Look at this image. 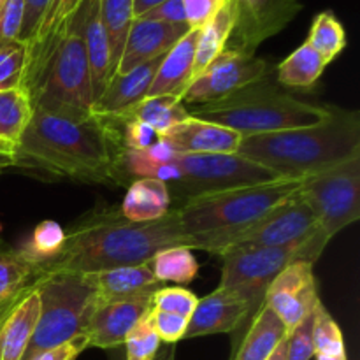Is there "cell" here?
Masks as SVG:
<instances>
[{
    "label": "cell",
    "mask_w": 360,
    "mask_h": 360,
    "mask_svg": "<svg viewBox=\"0 0 360 360\" xmlns=\"http://www.w3.org/2000/svg\"><path fill=\"white\" fill-rule=\"evenodd\" d=\"M171 246L190 248L172 211L160 220L136 224L127 220L120 210H95L67 229L62 252L35 267L34 281L49 274H86L148 264L155 253Z\"/></svg>",
    "instance_id": "1"
},
{
    "label": "cell",
    "mask_w": 360,
    "mask_h": 360,
    "mask_svg": "<svg viewBox=\"0 0 360 360\" xmlns=\"http://www.w3.org/2000/svg\"><path fill=\"white\" fill-rule=\"evenodd\" d=\"M116 134L95 116L67 118L34 109L14 150L16 167L83 183H123Z\"/></svg>",
    "instance_id": "2"
},
{
    "label": "cell",
    "mask_w": 360,
    "mask_h": 360,
    "mask_svg": "<svg viewBox=\"0 0 360 360\" xmlns=\"http://www.w3.org/2000/svg\"><path fill=\"white\" fill-rule=\"evenodd\" d=\"M236 153L278 178L301 179L359 157L360 116L333 108L329 118L315 125L241 137Z\"/></svg>",
    "instance_id": "3"
},
{
    "label": "cell",
    "mask_w": 360,
    "mask_h": 360,
    "mask_svg": "<svg viewBox=\"0 0 360 360\" xmlns=\"http://www.w3.org/2000/svg\"><path fill=\"white\" fill-rule=\"evenodd\" d=\"M302 178H278L259 185L206 193L179 202L174 213L190 248L221 255L274 206L301 190Z\"/></svg>",
    "instance_id": "4"
},
{
    "label": "cell",
    "mask_w": 360,
    "mask_h": 360,
    "mask_svg": "<svg viewBox=\"0 0 360 360\" xmlns=\"http://www.w3.org/2000/svg\"><path fill=\"white\" fill-rule=\"evenodd\" d=\"M188 115L245 136L271 134L315 125L329 118L330 105H316L294 97L269 76L257 79L220 101L190 105Z\"/></svg>",
    "instance_id": "5"
},
{
    "label": "cell",
    "mask_w": 360,
    "mask_h": 360,
    "mask_svg": "<svg viewBox=\"0 0 360 360\" xmlns=\"http://www.w3.org/2000/svg\"><path fill=\"white\" fill-rule=\"evenodd\" d=\"M84 9L86 2L51 53L30 91L34 109L76 120L94 116V95L83 37Z\"/></svg>",
    "instance_id": "6"
},
{
    "label": "cell",
    "mask_w": 360,
    "mask_h": 360,
    "mask_svg": "<svg viewBox=\"0 0 360 360\" xmlns=\"http://www.w3.org/2000/svg\"><path fill=\"white\" fill-rule=\"evenodd\" d=\"M329 243L330 239L319 232L302 246H232L218 255L221 259V280L218 287L245 299L253 319L264 306L267 288L274 278L292 262L315 264Z\"/></svg>",
    "instance_id": "7"
},
{
    "label": "cell",
    "mask_w": 360,
    "mask_h": 360,
    "mask_svg": "<svg viewBox=\"0 0 360 360\" xmlns=\"http://www.w3.org/2000/svg\"><path fill=\"white\" fill-rule=\"evenodd\" d=\"M34 288L41 311L23 360L81 336L98 301L83 274H49L35 280Z\"/></svg>",
    "instance_id": "8"
},
{
    "label": "cell",
    "mask_w": 360,
    "mask_h": 360,
    "mask_svg": "<svg viewBox=\"0 0 360 360\" xmlns=\"http://www.w3.org/2000/svg\"><path fill=\"white\" fill-rule=\"evenodd\" d=\"M301 195L315 213L320 229L333 241L360 218V155L304 176Z\"/></svg>",
    "instance_id": "9"
},
{
    "label": "cell",
    "mask_w": 360,
    "mask_h": 360,
    "mask_svg": "<svg viewBox=\"0 0 360 360\" xmlns=\"http://www.w3.org/2000/svg\"><path fill=\"white\" fill-rule=\"evenodd\" d=\"M172 162L181 172L179 181L174 183L179 186L181 202L197 195L278 179L273 171L241 157L239 153L178 155Z\"/></svg>",
    "instance_id": "10"
},
{
    "label": "cell",
    "mask_w": 360,
    "mask_h": 360,
    "mask_svg": "<svg viewBox=\"0 0 360 360\" xmlns=\"http://www.w3.org/2000/svg\"><path fill=\"white\" fill-rule=\"evenodd\" d=\"M319 232L323 231L299 190L283 202L274 206L269 213L264 214L253 227L238 236L232 246L250 245L267 246V248L302 246Z\"/></svg>",
    "instance_id": "11"
},
{
    "label": "cell",
    "mask_w": 360,
    "mask_h": 360,
    "mask_svg": "<svg viewBox=\"0 0 360 360\" xmlns=\"http://www.w3.org/2000/svg\"><path fill=\"white\" fill-rule=\"evenodd\" d=\"M273 74V67L257 55L224 49L183 94V104L199 105L220 101L232 91Z\"/></svg>",
    "instance_id": "12"
},
{
    "label": "cell",
    "mask_w": 360,
    "mask_h": 360,
    "mask_svg": "<svg viewBox=\"0 0 360 360\" xmlns=\"http://www.w3.org/2000/svg\"><path fill=\"white\" fill-rule=\"evenodd\" d=\"M234 27L225 49L255 55L257 48L280 34L302 9L301 0H227Z\"/></svg>",
    "instance_id": "13"
},
{
    "label": "cell",
    "mask_w": 360,
    "mask_h": 360,
    "mask_svg": "<svg viewBox=\"0 0 360 360\" xmlns=\"http://www.w3.org/2000/svg\"><path fill=\"white\" fill-rule=\"evenodd\" d=\"M320 301L313 264L292 262L269 285L264 306L271 309L290 333Z\"/></svg>",
    "instance_id": "14"
},
{
    "label": "cell",
    "mask_w": 360,
    "mask_h": 360,
    "mask_svg": "<svg viewBox=\"0 0 360 360\" xmlns=\"http://www.w3.org/2000/svg\"><path fill=\"white\" fill-rule=\"evenodd\" d=\"M151 297L153 295L120 299V301H97L83 333L88 347L102 348V350L122 347L130 330L151 309Z\"/></svg>",
    "instance_id": "15"
},
{
    "label": "cell",
    "mask_w": 360,
    "mask_h": 360,
    "mask_svg": "<svg viewBox=\"0 0 360 360\" xmlns=\"http://www.w3.org/2000/svg\"><path fill=\"white\" fill-rule=\"evenodd\" d=\"M86 0H51L48 11L42 16L37 30L25 44L27 48V67H25L23 88L28 91L34 90L46 62L49 60L51 53L62 41L65 32L69 30L70 23L79 13Z\"/></svg>",
    "instance_id": "16"
},
{
    "label": "cell",
    "mask_w": 360,
    "mask_h": 360,
    "mask_svg": "<svg viewBox=\"0 0 360 360\" xmlns=\"http://www.w3.org/2000/svg\"><path fill=\"white\" fill-rule=\"evenodd\" d=\"M248 319L250 308L245 299L218 287L210 295L197 301L195 309L188 319L185 340L234 333Z\"/></svg>",
    "instance_id": "17"
},
{
    "label": "cell",
    "mask_w": 360,
    "mask_h": 360,
    "mask_svg": "<svg viewBox=\"0 0 360 360\" xmlns=\"http://www.w3.org/2000/svg\"><path fill=\"white\" fill-rule=\"evenodd\" d=\"M188 30V25H171L136 18L115 74H125L143 63L160 58Z\"/></svg>",
    "instance_id": "18"
},
{
    "label": "cell",
    "mask_w": 360,
    "mask_h": 360,
    "mask_svg": "<svg viewBox=\"0 0 360 360\" xmlns=\"http://www.w3.org/2000/svg\"><path fill=\"white\" fill-rule=\"evenodd\" d=\"M162 58L164 56L143 63L125 74H115L101 97L94 102L91 115L95 118H112V116L123 115L134 105L139 104L141 101H144L150 94Z\"/></svg>",
    "instance_id": "19"
},
{
    "label": "cell",
    "mask_w": 360,
    "mask_h": 360,
    "mask_svg": "<svg viewBox=\"0 0 360 360\" xmlns=\"http://www.w3.org/2000/svg\"><path fill=\"white\" fill-rule=\"evenodd\" d=\"M241 137V134L234 130L188 116L160 139L167 141L179 155H213L236 153Z\"/></svg>",
    "instance_id": "20"
},
{
    "label": "cell",
    "mask_w": 360,
    "mask_h": 360,
    "mask_svg": "<svg viewBox=\"0 0 360 360\" xmlns=\"http://www.w3.org/2000/svg\"><path fill=\"white\" fill-rule=\"evenodd\" d=\"M83 278L94 288L98 301L143 297L153 295L158 288H162L148 264L95 271L83 274Z\"/></svg>",
    "instance_id": "21"
},
{
    "label": "cell",
    "mask_w": 360,
    "mask_h": 360,
    "mask_svg": "<svg viewBox=\"0 0 360 360\" xmlns=\"http://www.w3.org/2000/svg\"><path fill=\"white\" fill-rule=\"evenodd\" d=\"M41 311L37 290L32 285L0 320V360H23Z\"/></svg>",
    "instance_id": "22"
},
{
    "label": "cell",
    "mask_w": 360,
    "mask_h": 360,
    "mask_svg": "<svg viewBox=\"0 0 360 360\" xmlns=\"http://www.w3.org/2000/svg\"><path fill=\"white\" fill-rule=\"evenodd\" d=\"M199 28H190L171 49L164 55L148 97L171 95L183 98V94L193 79V62H195V46Z\"/></svg>",
    "instance_id": "23"
},
{
    "label": "cell",
    "mask_w": 360,
    "mask_h": 360,
    "mask_svg": "<svg viewBox=\"0 0 360 360\" xmlns=\"http://www.w3.org/2000/svg\"><path fill=\"white\" fill-rule=\"evenodd\" d=\"M84 49H86L88 69H90V83L94 102L101 97L104 88L111 79V51H109L108 35L102 27L98 14V0H86L83 21Z\"/></svg>",
    "instance_id": "24"
},
{
    "label": "cell",
    "mask_w": 360,
    "mask_h": 360,
    "mask_svg": "<svg viewBox=\"0 0 360 360\" xmlns=\"http://www.w3.org/2000/svg\"><path fill=\"white\" fill-rule=\"evenodd\" d=\"M171 190L167 183L155 178H137L129 185L120 211L136 224L160 220L171 213Z\"/></svg>",
    "instance_id": "25"
},
{
    "label": "cell",
    "mask_w": 360,
    "mask_h": 360,
    "mask_svg": "<svg viewBox=\"0 0 360 360\" xmlns=\"http://www.w3.org/2000/svg\"><path fill=\"white\" fill-rule=\"evenodd\" d=\"M287 336L285 323L267 306H262L252 319V326L232 360H267Z\"/></svg>",
    "instance_id": "26"
},
{
    "label": "cell",
    "mask_w": 360,
    "mask_h": 360,
    "mask_svg": "<svg viewBox=\"0 0 360 360\" xmlns=\"http://www.w3.org/2000/svg\"><path fill=\"white\" fill-rule=\"evenodd\" d=\"M188 116V109L183 104L181 98L171 97V95H158V97H146L132 109L120 116H112V118L143 122L151 127L158 134V137H162Z\"/></svg>",
    "instance_id": "27"
},
{
    "label": "cell",
    "mask_w": 360,
    "mask_h": 360,
    "mask_svg": "<svg viewBox=\"0 0 360 360\" xmlns=\"http://www.w3.org/2000/svg\"><path fill=\"white\" fill-rule=\"evenodd\" d=\"M327 65L329 63L308 42H304L276 67L278 84L283 88L309 90L322 77Z\"/></svg>",
    "instance_id": "28"
},
{
    "label": "cell",
    "mask_w": 360,
    "mask_h": 360,
    "mask_svg": "<svg viewBox=\"0 0 360 360\" xmlns=\"http://www.w3.org/2000/svg\"><path fill=\"white\" fill-rule=\"evenodd\" d=\"M30 95L25 88L0 91V146L14 153L32 118Z\"/></svg>",
    "instance_id": "29"
},
{
    "label": "cell",
    "mask_w": 360,
    "mask_h": 360,
    "mask_svg": "<svg viewBox=\"0 0 360 360\" xmlns=\"http://www.w3.org/2000/svg\"><path fill=\"white\" fill-rule=\"evenodd\" d=\"M232 27H234V16H232L231 4L225 0L224 6L217 11V14L202 28H199L195 62H193V79L199 74H202L204 69L224 51L229 37H231Z\"/></svg>",
    "instance_id": "30"
},
{
    "label": "cell",
    "mask_w": 360,
    "mask_h": 360,
    "mask_svg": "<svg viewBox=\"0 0 360 360\" xmlns=\"http://www.w3.org/2000/svg\"><path fill=\"white\" fill-rule=\"evenodd\" d=\"M98 14H101L102 27L108 35L109 51H111V72L115 76L134 21L132 0H98Z\"/></svg>",
    "instance_id": "31"
},
{
    "label": "cell",
    "mask_w": 360,
    "mask_h": 360,
    "mask_svg": "<svg viewBox=\"0 0 360 360\" xmlns=\"http://www.w3.org/2000/svg\"><path fill=\"white\" fill-rule=\"evenodd\" d=\"M192 252L188 246H171L155 253L148 266L160 285L167 281L190 283L199 273V262Z\"/></svg>",
    "instance_id": "32"
},
{
    "label": "cell",
    "mask_w": 360,
    "mask_h": 360,
    "mask_svg": "<svg viewBox=\"0 0 360 360\" xmlns=\"http://www.w3.org/2000/svg\"><path fill=\"white\" fill-rule=\"evenodd\" d=\"M65 245V229L55 220H44L35 225L30 238L16 252L32 266L39 267L62 252Z\"/></svg>",
    "instance_id": "33"
},
{
    "label": "cell",
    "mask_w": 360,
    "mask_h": 360,
    "mask_svg": "<svg viewBox=\"0 0 360 360\" xmlns=\"http://www.w3.org/2000/svg\"><path fill=\"white\" fill-rule=\"evenodd\" d=\"M34 276L35 266L27 262L16 250H0V304L32 287Z\"/></svg>",
    "instance_id": "34"
},
{
    "label": "cell",
    "mask_w": 360,
    "mask_h": 360,
    "mask_svg": "<svg viewBox=\"0 0 360 360\" xmlns=\"http://www.w3.org/2000/svg\"><path fill=\"white\" fill-rule=\"evenodd\" d=\"M306 42L327 63H330L347 48V32H345L341 21L330 11H326V13L315 16Z\"/></svg>",
    "instance_id": "35"
},
{
    "label": "cell",
    "mask_w": 360,
    "mask_h": 360,
    "mask_svg": "<svg viewBox=\"0 0 360 360\" xmlns=\"http://www.w3.org/2000/svg\"><path fill=\"white\" fill-rule=\"evenodd\" d=\"M313 348L315 355H329V357H347L343 333L336 320L330 316L322 301L316 302L313 309Z\"/></svg>",
    "instance_id": "36"
},
{
    "label": "cell",
    "mask_w": 360,
    "mask_h": 360,
    "mask_svg": "<svg viewBox=\"0 0 360 360\" xmlns=\"http://www.w3.org/2000/svg\"><path fill=\"white\" fill-rule=\"evenodd\" d=\"M27 48L23 42L14 41L0 48V91L23 88Z\"/></svg>",
    "instance_id": "37"
},
{
    "label": "cell",
    "mask_w": 360,
    "mask_h": 360,
    "mask_svg": "<svg viewBox=\"0 0 360 360\" xmlns=\"http://www.w3.org/2000/svg\"><path fill=\"white\" fill-rule=\"evenodd\" d=\"M160 338L151 327L148 315L134 327L125 340L127 360H157Z\"/></svg>",
    "instance_id": "38"
},
{
    "label": "cell",
    "mask_w": 360,
    "mask_h": 360,
    "mask_svg": "<svg viewBox=\"0 0 360 360\" xmlns=\"http://www.w3.org/2000/svg\"><path fill=\"white\" fill-rule=\"evenodd\" d=\"M197 301L195 294L181 287H164L158 288L151 297V306L162 311L174 313V315L190 319L195 309Z\"/></svg>",
    "instance_id": "39"
},
{
    "label": "cell",
    "mask_w": 360,
    "mask_h": 360,
    "mask_svg": "<svg viewBox=\"0 0 360 360\" xmlns=\"http://www.w3.org/2000/svg\"><path fill=\"white\" fill-rule=\"evenodd\" d=\"M148 320H150L151 327L164 343L174 345L178 341L185 340L186 327H188V319H185V316L162 311V309L151 306V309L148 311Z\"/></svg>",
    "instance_id": "40"
},
{
    "label": "cell",
    "mask_w": 360,
    "mask_h": 360,
    "mask_svg": "<svg viewBox=\"0 0 360 360\" xmlns=\"http://www.w3.org/2000/svg\"><path fill=\"white\" fill-rule=\"evenodd\" d=\"M313 313L306 316L297 327L288 333L287 345V360H309L315 357V348H313Z\"/></svg>",
    "instance_id": "41"
},
{
    "label": "cell",
    "mask_w": 360,
    "mask_h": 360,
    "mask_svg": "<svg viewBox=\"0 0 360 360\" xmlns=\"http://www.w3.org/2000/svg\"><path fill=\"white\" fill-rule=\"evenodd\" d=\"M23 21V0L0 2V48L20 39Z\"/></svg>",
    "instance_id": "42"
},
{
    "label": "cell",
    "mask_w": 360,
    "mask_h": 360,
    "mask_svg": "<svg viewBox=\"0 0 360 360\" xmlns=\"http://www.w3.org/2000/svg\"><path fill=\"white\" fill-rule=\"evenodd\" d=\"M225 0H183L186 23L190 28H202L217 11L224 6Z\"/></svg>",
    "instance_id": "43"
},
{
    "label": "cell",
    "mask_w": 360,
    "mask_h": 360,
    "mask_svg": "<svg viewBox=\"0 0 360 360\" xmlns=\"http://www.w3.org/2000/svg\"><path fill=\"white\" fill-rule=\"evenodd\" d=\"M51 0H23V21H21L20 39L18 41L27 44L34 32L37 30L42 16L48 11V6Z\"/></svg>",
    "instance_id": "44"
},
{
    "label": "cell",
    "mask_w": 360,
    "mask_h": 360,
    "mask_svg": "<svg viewBox=\"0 0 360 360\" xmlns=\"http://www.w3.org/2000/svg\"><path fill=\"white\" fill-rule=\"evenodd\" d=\"M136 20V18H134ZM141 20H151V21H162V23L171 25H188L185 16V7H183V0H165L160 6L153 7L151 11L144 13Z\"/></svg>",
    "instance_id": "45"
},
{
    "label": "cell",
    "mask_w": 360,
    "mask_h": 360,
    "mask_svg": "<svg viewBox=\"0 0 360 360\" xmlns=\"http://www.w3.org/2000/svg\"><path fill=\"white\" fill-rule=\"evenodd\" d=\"M88 348V341L84 334L74 338V340L67 341V343L60 345V347L49 348V350L41 352L35 355L32 360H76Z\"/></svg>",
    "instance_id": "46"
},
{
    "label": "cell",
    "mask_w": 360,
    "mask_h": 360,
    "mask_svg": "<svg viewBox=\"0 0 360 360\" xmlns=\"http://www.w3.org/2000/svg\"><path fill=\"white\" fill-rule=\"evenodd\" d=\"M162 2H165V0H132L134 18H141L144 13L153 9V7L160 6Z\"/></svg>",
    "instance_id": "47"
},
{
    "label": "cell",
    "mask_w": 360,
    "mask_h": 360,
    "mask_svg": "<svg viewBox=\"0 0 360 360\" xmlns=\"http://www.w3.org/2000/svg\"><path fill=\"white\" fill-rule=\"evenodd\" d=\"M16 167V158H14V153L7 148L0 146V174H4L9 169Z\"/></svg>",
    "instance_id": "48"
},
{
    "label": "cell",
    "mask_w": 360,
    "mask_h": 360,
    "mask_svg": "<svg viewBox=\"0 0 360 360\" xmlns=\"http://www.w3.org/2000/svg\"><path fill=\"white\" fill-rule=\"evenodd\" d=\"M287 345H288V336L278 345L276 350L267 357V360H287Z\"/></svg>",
    "instance_id": "49"
},
{
    "label": "cell",
    "mask_w": 360,
    "mask_h": 360,
    "mask_svg": "<svg viewBox=\"0 0 360 360\" xmlns=\"http://www.w3.org/2000/svg\"><path fill=\"white\" fill-rule=\"evenodd\" d=\"M28 288H30V287H28ZM28 288H27V290H28ZM27 290H25V292H27ZM25 292H21V294H20V295H16V297H14V299H11V301H7V302H4V304H0V315H2V311H4V309H6V308H9V306H11V304H13V302H14V301H16V299H20V297H21V295H23V294H25Z\"/></svg>",
    "instance_id": "50"
},
{
    "label": "cell",
    "mask_w": 360,
    "mask_h": 360,
    "mask_svg": "<svg viewBox=\"0 0 360 360\" xmlns=\"http://www.w3.org/2000/svg\"><path fill=\"white\" fill-rule=\"evenodd\" d=\"M316 360H347V357H329V355H315Z\"/></svg>",
    "instance_id": "51"
},
{
    "label": "cell",
    "mask_w": 360,
    "mask_h": 360,
    "mask_svg": "<svg viewBox=\"0 0 360 360\" xmlns=\"http://www.w3.org/2000/svg\"><path fill=\"white\" fill-rule=\"evenodd\" d=\"M16 301H18V299H16ZM16 301H14V302H16ZM14 302H13V304H14ZM13 304H11V306H13ZM11 306H9V308H11ZM9 308H6V309H4V311H2V315H0V320H2V316H4V313H6V311H7V309H9Z\"/></svg>",
    "instance_id": "52"
},
{
    "label": "cell",
    "mask_w": 360,
    "mask_h": 360,
    "mask_svg": "<svg viewBox=\"0 0 360 360\" xmlns=\"http://www.w3.org/2000/svg\"><path fill=\"white\" fill-rule=\"evenodd\" d=\"M4 248H7V246H6V245H4V243H2V241H0V250H4Z\"/></svg>",
    "instance_id": "53"
},
{
    "label": "cell",
    "mask_w": 360,
    "mask_h": 360,
    "mask_svg": "<svg viewBox=\"0 0 360 360\" xmlns=\"http://www.w3.org/2000/svg\"><path fill=\"white\" fill-rule=\"evenodd\" d=\"M0 232H2V224H0Z\"/></svg>",
    "instance_id": "54"
},
{
    "label": "cell",
    "mask_w": 360,
    "mask_h": 360,
    "mask_svg": "<svg viewBox=\"0 0 360 360\" xmlns=\"http://www.w3.org/2000/svg\"><path fill=\"white\" fill-rule=\"evenodd\" d=\"M0 2H2V0H0Z\"/></svg>",
    "instance_id": "55"
}]
</instances>
